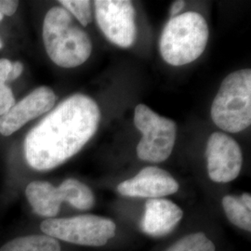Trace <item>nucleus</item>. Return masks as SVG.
Returning a JSON list of instances; mask_svg holds the SVG:
<instances>
[{
	"mask_svg": "<svg viewBox=\"0 0 251 251\" xmlns=\"http://www.w3.org/2000/svg\"><path fill=\"white\" fill-rule=\"evenodd\" d=\"M100 121L99 106L89 96L75 94L64 100L26 135L28 165L39 171L59 167L90 142Z\"/></svg>",
	"mask_w": 251,
	"mask_h": 251,
	"instance_id": "1",
	"label": "nucleus"
},
{
	"mask_svg": "<svg viewBox=\"0 0 251 251\" xmlns=\"http://www.w3.org/2000/svg\"><path fill=\"white\" fill-rule=\"evenodd\" d=\"M43 41L50 60L63 68H75L83 64L92 51L90 36L63 7H53L47 12Z\"/></svg>",
	"mask_w": 251,
	"mask_h": 251,
	"instance_id": "2",
	"label": "nucleus"
},
{
	"mask_svg": "<svg viewBox=\"0 0 251 251\" xmlns=\"http://www.w3.org/2000/svg\"><path fill=\"white\" fill-rule=\"evenodd\" d=\"M208 36V26L201 14L194 11L179 14L168 22L162 32V58L173 66L191 63L205 51Z\"/></svg>",
	"mask_w": 251,
	"mask_h": 251,
	"instance_id": "3",
	"label": "nucleus"
},
{
	"mask_svg": "<svg viewBox=\"0 0 251 251\" xmlns=\"http://www.w3.org/2000/svg\"><path fill=\"white\" fill-rule=\"evenodd\" d=\"M210 116L217 126L231 133L251 126V69L238 70L225 77L212 102Z\"/></svg>",
	"mask_w": 251,
	"mask_h": 251,
	"instance_id": "4",
	"label": "nucleus"
},
{
	"mask_svg": "<svg viewBox=\"0 0 251 251\" xmlns=\"http://www.w3.org/2000/svg\"><path fill=\"white\" fill-rule=\"evenodd\" d=\"M134 124L143 134L136 148L138 157L152 163L167 160L176 141V123L159 116L145 104H138L135 107Z\"/></svg>",
	"mask_w": 251,
	"mask_h": 251,
	"instance_id": "5",
	"label": "nucleus"
},
{
	"mask_svg": "<svg viewBox=\"0 0 251 251\" xmlns=\"http://www.w3.org/2000/svg\"><path fill=\"white\" fill-rule=\"evenodd\" d=\"M40 229L55 239L81 246L101 247L115 236L117 226L110 219L88 214L47 219L41 223Z\"/></svg>",
	"mask_w": 251,
	"mask_h": 251,
	"instance_id": "6",
	"label": "nucleus"
},
{
	"mask_svg": "<svg viewBox=\"0 0 251 251\" xmlns=\"http://www.w3.org/2000/svg\"><path fill=\"white\" fill-rule=\"evenodd\" d=\"M96 21L108 40L121 48H129L137 37L136 10L128 0L94 1Z\"/></svg>",
	"mask_w": 251,
	"mask_h": 251,
	"instance_id": "7",
	"label": "nucleus"
},
{
	"mask_svg": "<svg viewBox=\"0 0 251 251\" xmlns=\"http://www.w3.org/2000/svg\"><path fill=\"white\" fill-rule=\"evenodd\" d=\"M208 177L219 183L230 182L237 178L242 168L240 145L224 132L209 136L206 149Z\"/></svg>",
	"mask_w": 251,
	"mask_h": 251,
	"instance_id": "8",
	"label": "nucleus"
},
{
	"mask_svg": "<svg viewBox=\"0 0 251 251\" xmlns=\"http://www.w3.org/2000/svg\"><path fill=\"white\" fill-rule=\"evenodd\" d=\"M56 95L48 87H40L15 103L8 113L0 117V134L10 136L30 120L43 115L53 107Z\"/></svg>",
	"mask_w": 251,
	"mask_h": 251,
	"instance_id": "9",
	"label": "nucleus"
},
{
	"mask_svg": "<svg viewBox=\"0 0 251 251\" xmlns=\"http://www.w3.org/2000/svg\"><path fill=\"white\" fill-rule=\"evenodd\" d=\"M179 185L168 171L157 167H147L131 179L117 186L120 195L128 198H161L178 192Z\"/></svg>",
	"mask_w": 251,
	"mask_h": 251,
	"instance_id": "10",
	"label": "nucleus"
},
{
	"mask_svg": "<svg viewBox=\"0 0 251 251\" xmlns=\"http://www.w3.org/2000/svg\"><path fill=\"white\" fill-rule=\"evenodd\" d=\"M183 216L179 206L169 199L153 198L145 203L141 229L152 237L171 233Z\"/></svg>",
	"mask_w": 251,
	"mask_h": 251,
	"instance_id": "11",
	"label": "nucleus"
},
{
	"mask_svg": "<svg viewBox=\"0 0 251 251\" xmlns=\"http://www.w3.org/2000/svg\"><path fill=\"white\" fill-rule=\"evenodd\" d=\"M25 195L34 212L48 219H52L59 213L63 202L60 188L48 181L30 182L27 185Z\"/></svg>",
	"mask_w": 251,
	"mask_h": 251,
	"instance_id": "12",
	"label": "nucleus"
},
{
	"mask_svg": "<svg viewBox=\"0 0 251 251\" xmlns=\"http://www.w3.org/2000/svg\"><path fill=\"white\" fill-rule=\"evenodd\" d=\"M63 201L79 210H89L94 206L95 198L92 191L78 179L69 178L59 185Z\"/></svg>",
	"mask_w": 251,
	"mask_h": 251,
	"instance_id": "13",
	"label": "nucleus"
},
{
	"mask_svg": "<svg viewBox=\"0 0 251 251\" xmlns=\"http://www.w3.org/2000/svg\"><path fill=\"white\" fill-rule=\"evenodd\" d=\"M0 251H61L57 239L49 235H27L5 244Z\"/></svg>",
	"mask_w": 251,
	"mask_h": 251,
	"instance_id": "14",
	"label": "nucleus"
},
{
	"mask_svg": "<svg viewBox=\"0 0 251 251\" xmlns=\"http://www.w3.org/2000/svg\"><path fill=\"white\" fill-rule=\"evenodd\" d=\"M225 215L233 225L245 231H251V208L242 202L240 198L226 196L223 198Z\"/></svg>",
	"mask_w": 251,
	"mask_h": 251,
	"instance_id": "15",
	"label": "nucleus"
},
{
	"mask_svg": "<svg viewBox=\"0 0 251 251\" xmlns=\"http://www.w3.org/2000/svg\"><path fill=\"white\" fill-rule=\"evenodd\" d=\"M214 243L203 233H191L171 245L166 251H215Z\"/></svg>",
	"mask_w": 251,
	"mask_h": 251,
	"instance_id": "16",
	"label": "nucleus"
},
{
	"mask_svg": "<svg viewBox=\"0 0 251 251\" xmlns=\"http://www.w3.org/2000/svg\"><path fill=\"white\" fill-rule=\"evenodd\" d=\"M60 4L72 16H75L82 26H87L92 21L91 2L88 0H61Z\"/></svg>",
	"mask_w": 251,
	"mask_h": 251,
	"instance_id": "17",
	"label": "nucleus"
},
{
	"mask_svg": "<svg viewBox=\"0 0 251 251\" xmlns=\"http://www.w3.org/2000/svg\"><path fill=\"white\" fill-rule=\"evenodd\" d=\"M11 66L12 63L8 59L0 60V98L12 91L6 85V82H8L9 78V72L11 70Z\"/></svg>",
	"mask_w": 251,
	"mask_h": 251,
	"instance_id": "18",
	"label": "nucleus"
},
{
	"mask_svg": "<svg viewBox=\"0 0 251 251\" xmlns=\"http://www.w3.org/2000/svg\"><path fill=\"white\" fill-rule=\"evenodd\" d=\"M19 1L14 0H0V12L3 15L11 16L18 9Z\"/></svg>",
	"mask_w": 251,
	"mask_h": 251,
	"instance_id": "19",
	"label": "nucleus"
},
{
	"mask_svg": "<svg viewBox=\"0 0 251 251\" xmlns=\"http://www.w3.org/2000/svg\"><path fill=\"white\" fill-rule=\"evenodd\" d=\"M24 71V65L21 62H14L12 63L11 70L9 72L8 81H12L17 79Z\"/></svg>",
	"mask_w": 251,
	"mask_h": 251,
	"instance_id": "20",
	"label": "nucleus"
},
{
	"mask_svg": "<svg viewBox=\"0 0 251 251\" xmlns=\"http://www.w3.org/2000/svg\"><path fill=\"white\" fill-rule=\"evenodd\" d=\"M185 6V2L182 0H177L175 1L171 8V18L179 15V12L183 9Z\"/></svg>",
	"mask_w": 251,
	"mask_h": 251,
	"instance_id": "21",
	"label": "nucleus"
},
{
	"mask_svg": "<svg viewBox=\"0 0 251 251\" xmlns=\"http://www.w3.org/2000/svg\"><path fill=\"white\" fill-rule=\"evenodd\" d=\"M3 20V14L0 12V22ZM2 47H3V44H2V42H1V40H0V49H2Z\"/></svg>",
	"mask_w": 251,
	"mask_h": 251,
	"instance_id": "22",
	"label": "nucleus"
}]
</instances>
